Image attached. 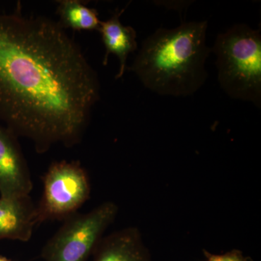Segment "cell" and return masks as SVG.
<instances>
[{"label": "cell", "instance_id": "obj_4", "mask_svg": "<svg viewBox=\"0 0 261 261\" xmlns=\"http://www.w3.org/2000/svg\"><path fill=\"white\" fill-rule=\"evenodd\" d=\"M118 207L105 202L87 214H75L46 244L42 251L45 261H86L93 255L105 231L116 219Z\"/></svg>", "mask_w": 261, "mask_h": 261}, {"label": "cell", "instance_id": "obj_2", "mask_svg": "<svg viewBox=\"0 0 261 261\" xmlns=\"http://www.w3.org/2000/svg\"><path fill=\"white\" fill-rule=\"evenodd\" d=\"M207 21H191L172 29L161 28L144 41L130 70L142 84L163 96L187 97L205 83Z\"/></svg>", "mask_w": 261, "mask_h": 261}, {"label": "cell", "instance_id": "obj_10", "mask_svg": "<svg viewBox=\"0 0 261 261\" xmlns=\"http://www.w3.org/2000/svg\"><path fill=\"white\" fill-rule=\"evenodd\" d=\"M57 13L62 28L74 31L99 30L100 20L97 10L78 0L58 1Z\"/></svg>", "mask_w": 261, "mask_h": 261}, {"label": "cell", "instance_id": "obj_6", "mask_svg": "<svg viewBox=\"0 0 261 261\" xmlns=\"http://www.w3.org/2000/svg\"><path fill=\"white\" fill-rule=\"evenodd\" d=\"M18 137L0 126V195L3 198L29 196L33 189L30 171Z\"/></svg>", "mask_w": 261, "mask_h": 261}, {"label": "cell", "instance_id": "obj_5", "mask_svg": "<svg viewBox=\"0 0 261 261\" xmlns=\"http://www.w3.org/2000/svg\"><path fill=\"white\" fill-rule=\"evenodd\" d=\"M44 191L37 205L39 224L50 220H65L90 197L88 174L80 162L53 163L43 176Z\"/></svg>", "mask_w": 261, "mask_h": 261}, {"label": "cell", "instance_id": "obj_7", "mask_svg": "<svg viewBox=\"0 0 261 261\" xmlns=\"http://www.w3.org/2000/svg\"><path fill=\"white\" fill-rule=\"evenodd\" d=\"M37 224V205L30 196L0 197V240L29 241Z\"/></svg>", "mask_w": 261, "mask_h": 261}, {"label": "cell", "instance_id": "obj_9", "mask_svg": "<svg viewBox=\"0 0 261 261\" xmlns=\"http://www.w3.org/2000/svg\"><path fill=\"white\" fill-rule=\"evenodd\" d=\"M124 9L117 10L106 21H100L98 32L100 33L106 53L103 65L108 64L110 55H115L119 61V70L116 75L119 80L126 71L127 58L137 49V32L133 27L122 24L120 18Z\"/></svg>", "mask_w": 261, "mask_h": 261}, {"label": "cell", "instance_id": "obj_12", "mask_svg": "<svg viewBox=\"0 0 261 261\" xmlns=\"http://www.w3.org/2000/svg\"><path fill=\"white\" fill-rule=\"evenodd\" d=\"M0 261H13L10 260V259L7 258V257L0 256Z\"/></svg>", "mask_w": 261, "mask_h": 261}, {"label": "cell", "instance_id": "obj_11", "mask_svg": "<svg viewBox=\"0 0 261 261\" xmlns=\"http://www.w3.org/2000/svg\"><path fill=\"white\" fill-rule=\"evenodd\" d=\"M205 261H254L251 257L244 255L241 250L233 249L221 254H215L203 250Z\"/></svg>", "mask_w": 261, "mask_h": 261}, {"label": "cell", "instance_id": "obj_8", "mask_svg": "<svg viewBox=\"0 0 261 261\" xmlns=\"http://www.w3.org/2000/svg\"><path fill=\"white\" fill-rule=\"evenodd\" d=\"M93 261H151L138 228L128 227L104 237L94 250Z\"/></svg>", "mask_w": 261, "mask_h": 261}, {"label": "cell", "instance_id": "obj_3", "mask_svg": "<svg viewBox=\"0 0 261 261\" xmlns=\"http://www.w3.org/2000/svg\"><path fill=\"white\" fill-rule=\"evenodd\" d=\"M218 81L228 97L261 105V35L246 24H236L216 38Z\"/></svg>", "mask_w": 261, "mask_h": 261}, {"label": "cell", "instance_id": "obj_1", "mask_svg": "<svg viewBox=\"0 0 261 261\" xmlns=\"http://www.w3.org/2000/svg\"><path fill=\"white\" fill-rule=\"evenodd\" d=\"M0 12V121L44 153L80 143L99 99V79L58 21Z\"/></svg>", "mask_w": 261, "mask_h": 261}]
</instances>
